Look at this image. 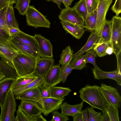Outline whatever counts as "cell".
<instances>
[{
	"instance_id": "1",
	"label": "cell",
	"mask_w": 121,
	"mask_h": 121,
	"mask_svg": "<svg viewBox=\"0 0 121 121\" xmlns=\"http://www.w3.org/2000/svg\"><path fill=\"white\" fill-rule=\"evenodd\" d=\"M79 96L82 101L89 104L91 107L102 111L105 110L107 103L97 85L87 84L79 91Z\"/></svg>"
},
{
	"instance_id": "2",
	"label": "cell",
	"mask_w": 121,
	"mask_h": 121,
	"mask_svg": "<svg viewBox=\"0 0 121 121\" xmlns=\"http://www.w3.org/2000/svg\"><path fill=\"white\" fill-rule=\"evenodd\" d=\"M36 58L20 52L13 61L17 75L20 77L32 74L35 69Z\"/></svg>"
},
{
	"instance_id": "3",
	"label": "cell",
	"mask_w": 121,
	"mask_h": 121,
	"mask_svg": "<svg viewBox=\"0 0 121 121\" xmlns=\"http://www.w3.org/2000/svg\"><path fill=\"white\" fill-rule=\"evenodd\" d=\"M25 15L28 26L36 28L39 27L50 28L51 23L33 5H29Z\"/></svg>"
},
{
	"instance_id": "4",
	"label": "cell",
	"mask_w": 121,
	"mask_h": 121,
	"mask_svg": "<svg viewBox=\"0 0 121 121\" xmlns=\"http://www.w3.org/2000/svg\"><path fill=\"white\" fill-rule=\"evenodd\" d=\"M111 20L112 28L110 44L113 53L116 56L121 52V18L116 15Z\"/></svg>"
},
{
	"instance_id": "5",
	"label": "cell",
	"mask_w": 121,
	"mask_h": 121,
	"mask_svg": "<svg viewBox=\"0 0 121 121\" xmlns=\"http://www.w3.org/2000/svg\"><path fill=\"white\" fill-rule=\"evenodd\" d=\"M14 96L10 89L1 108L0 121H15L14 114L17 104Z\"/></svg>"
},
{
	"instance_id": "6",
	"label": "cell",
	"mask_w": 121,
	"mask_h": 121,
	"mask_svg": "<svg viewBox=\"0 0 121 121\" xmlns=\"http://www.w3.org/2000/svg\"><path fill=\"white\" fill-rule=\"evenodd\" d=\"M99 90L107 103H109L120 108L121 97L117 89L102 83L99 86Z\"/></svg>"
},
{
	"instance_id": "7",
	"label": "cell",
	"mask_w": 121,
	"mask_h": 121,
	"mask_svg": "<svg viewBox=\"0 0 121 121\" xmlns=\"http://www.w3.org/2000/svg\"><path fill=\"white\" fill-rule=\"evenodd\" d=\"M97 7L96 26L94 32L100 35L101 31L106 20V17L109 7L112 2V0H99Z\"/></svg>"
},
{
	"instance_id": "8",
	"label": "cell",
	"mask_w": 121,
	"mask_h": 121,
	"mask_svg": "<svg viewBox=\"0 0 121 121\" xmlns=\"http://www.w3.org/2000/svg\"><path fill=\"white\" fill-rule=\"evenodd\" d=\"M58 17L61 21L67 22L84 28V22L73 7L69 6L62 9Z\"/></svg>"
},
{
	"instance_id": "9",
	"label": "cell",
	"mask_w": 121,
	"mask_h": 121,
	"mask_svg": "<svg viewBox=\"0 0 121 121\" xmlns=\"http://www.w3.org/2000/svg\"><path fill=\"white\" fill-rule=\"evenodd\" d=\"M64 99V98L58 99L51 97H42L37 102L42 110V113L46 116L52 112L59 109Z\"/></svg>"
},
{
	"instance_id": "10",
	"label": "cell",
	"mask_w": 121,
	"mask_h": 121,
	"mask_svg": "<svg viewBox=\"0 0 121 121\" xmlns=\"http://www.w3.org/2000/svg\"><path fill=\"white\" fill-rule=\"evenodd\" d=\"M60 64L53 65L43 78V84L48 88L55 86L61 82Z\"/></svg>"
},
{
	"instance_id": "11",
	"label": "cell",
	"mask_w": 121,
	"mask_h": 121,
	"mask_svg": "<svg viewBox=\"0 0 121 121\" xmlns=\"http://www.w3.org/2000/svg\"><path fill=\"white\" fill-rule=\"evenodd\" d=\"M54 63L53 58L40 57L36 58L35 66L33 73L37 77L43 78L54 65Z\"/></svg>"
},
{
	"instance_id": "12",
	"label": "cell",
	"mask_w": 121,
	"mask_h": 121,
	"mask_svg": "<svg viewBox=\"0 0 121 121\" xmlns=\"http://www.w3.org/2000/svg\"><path fill=\"white\" fill-rule=\"evenodd\" d=\"M34 36L37 42L41 57L53 58L52 46L49 40L39 34H35Z\"/></svg>"
},
{
	"instance_id": "13",
	"label": "cell",
	"mask_w": 121,
	"mask_h": 121,
	"mask_svg": "<svg viewBox=\"0 0 121 121\" xmlns=\"http://www.w3.org/2000/svg\"><path fill=\"white\" fill-rule=\"evenodd\" d=\"M7 6L0 9V45L10 44L11 38L9 29L6 18V12Z\"/></svg>"
},
{
	"instance_id": "14",
	"label": "cell",
	"mask_w": 121,
	"mask_h": 121,
	"mask_svg": "<svg viewBox=\"0 0 121 121\" xmlns=\"http://www.w3.org/2000/svg\"><path fill=\"white\" fill-rule=\"evenodd\" d=\"M28 116L32 117L42 113V110L37 102L22 100L18 106Z\"/></svg>"
},
{
	"instance_id": "15",
	"label": "cell",
	"mask_w": 121,
	"mask_h": 121,
	"mask_svg": "<svg viewBox=\"0 0 121 121\" xmlns=\"http://www.w3.org/2000/svg\"><path fill=\"white\" fill-rule=\"evenodd\" d=\"M92 69L95 79H111L116 81L118 85L121 86V74H119L116 70L111 72H106L102 70L99 68H94Z\"/></svg>"
},
{
	"instance_id": "16",
	"label": "cell",
	"mask_w": 121,
	"mask_h": 121,
	"mask_svg": "<svg viewBox=\"0 0 121 121\" xmlns=\"http://www.w3.org/2000/svg\"><path fill=\"white\" fill-rule=\"evenodd\" d=\"M12 37L17 41L29 46L39 55L38 44L34 36L27 34L21 31L17 35Z\"/></svg>"
},
{
	"instance_id": "17",
	"label": "cell",
	"mask_w": 121,
	"mask_h": 121,
	"mask_svg": "<svg viewBox=\"0 0 121 121\" xmlns=\"http://www.w3.org/2000/svg\"><path fill=\"white\" fill-rule=\"evenodd\" d=\"M16 99L28 100L38 102L42 97L38 86L26 91L15 96Z\"/></svg>"
},
{
	"instance_id": "18",
	"label": "cell",
	"mask_w": 121,
	"mask_h": 121,
	"mask_svg": "<svg viewBox=\"0 0 121 121\" xmlns=\"http://www.w3.org/2000/svg\"><path fill=\"white\" fill-rule=\"evenodd\" d=\"M16 78L6 77L0 81V106L1 108Z\"/></svg>"
},
{
	"instance_id": "19",
	"label": "cell",
	"mask_w": 121,
	"mask_h": 121,
	"mask_svg": "<svg viewBox=\"0 0 121 121\" xmlns=\"http://www.w3.org/2000/svg\"><path fill=\"white\" fill-rule=\"evenodd\" d=\"M60 22L66 32L77 39H80L85 32L84 28L82 26L61 21Z\"/></svg>"
},
{
	"instance_id": "20",
	"label": "cell",
	"mask_w": 121,
	"mask_h": 121,
	"mask_svg": "<svg viewBox=\"0 0 121 121\" xmlns=\"http://www.w3.org/2000/svg\"><path fill=\"white\" fill-rule=\"evenodd\" d=\"M10 43L21 52L36 58L41 57L40 55L27 45L19 42L11 37Z\"/></svg>"
},
{
	"instance_id": "21",
	"label": "cell",
	"mask_w": 121,
	"mask_h": 121,
	"mask_svg": "<svg viewBox=\"0 0 121 121\" xmlns=\"http://www.w3.org/2000/svg\"><path fill=\"white\" fill-rule=\"evenodd\" d=\"M20 52L10 44L6 45H0V52L2 56L12 64L13 60Z\"/></svg>"
},
{
	"instance_id": "22",
	"label": "cell",
	"mask_w": 121,
	"mask_h": 121,
	"mask_svg": "<svg viewBox=\"0 0 121 121\" xmlns=\"http://www.w3.org/2000/svg\"><path fill=\"white\" fill-rule=\"evenodd\" d=\"M100 36L94 32H91L85 45L78 52L73 54V58L84 54L88 50L93 49L97 43Z\"/></svg>"
},
{
	"instance_id": "23",
	"label": "cell",
	"mask_w": 121,
	"mask_h": 121,
	"mask_svg": "<svg viewBox=\"0 0 121 121\" xmlns=\"http://www.w3.org/2000/svg\"><path fill=\"white\" fill-rule=\"evenodd\" d=\"M84 102L82 101L78 104L71 105L66 102L62 103L60 108L61 113L67 116H73L75 114L80 113L83 107Z\"/></svg>"
},
{
	"instance_id": "24",
	"label": "cell",
	"mask_w": 121,
	"mask_h": 121,
	"mask_svg": "<svg viewBox=\"0 0 121 121\" xmlns=\"http://www.w3.org/2000/svg\"><path fill=\"white\" fill-rule=\"evenodd\" d=\"M111 20H106L102 29L100 37L96 44L103 43L110 44L112 33Z\"/></svg>"
},
{
	"instance_id": "25",
	"label": "cell",
	"mask_w": 121,
	"mask_h": 121,
	"mask_svg": "<svg viewBox=\"0 0 121 121\" xmlns=\"http://www.w3.org/2000/svg\"><path fill=\"white\" fill-rule=\"evenodd\" d=\"M51 97L58 99H62L68 95L72 91L68 87L54 86L49 88Z\"/></svg>"
},
{
	"instance_id": "26",
	"label": "cell",
	"mask_w": 121,
	"mask_h": 121,
	"mask_svg": "<svg viewBox=\"0 0 121 121\" xmlns=\"http://www.w3.org/2000/svg\"><path fill=\"white\" fill-rule=\"evenodd\" d=\"M33 73L16 78L11 87L12 89L21 87L32 82L37 78Z\"/></svg>"
},
{
	"instance_id": "27",
	"label": "cell",
	"mask_w": 121,
	"mask_h": 121,
	"mask_svg": "<svg viewBox=\"0 0 121 121\" xmlns=\"http://www.w3.org/2000/svg\"><path fill=\"white\" fill-rule=\"evenodd\" d=\"M97 8L95 10L88 13L84 21V28L91 32H94L96 26Z\"/></svg>"
},
{
	"instance_id": "28",
	"label": "cell",
	"mask_w": 121,
	"mask_h": 121,
	"mask_svg": "<svg viewBox=\"0 0 121 121\" xmlns=\"http://www.w3.org/2000/svg\"><path fill=\"white\" fill-rule=\"evenodd\" d=\"M13 5L7 6L6 12V20L9 29L11 27L19 28L18 23L14 15Z\"/></svg>"
},
{
	"instance_id": "29",
	"label": "cell",
	"mask_w": 121,
	"mask_h": 121,
	"mask_svg": "<svg viewBox=\"0 0 121 121\" xmlns=\"http://www.w3.org/2000/svg\"><path fill=\"white\" fill-rule=\"evenodd\" d=\"M43 78L37 77L32 82L22 87L12 89V91L14 95L15 96L26 91L38 87L43 84Z\"/></svg>"
},
{
	"instance_id": "30",
	"label": "cell",
	"mask_w": 121,
	"mask_h": 121,
	"mask_svg": "<svg viewBox=\"0 0 121 121\" xmlns=\"http://www.w3.org/2000/svg\"><path fill=\"white\" fill-rule=\"evenodd\" d=\"M0 57V68L6 77L15 78H17L18 77L15 70L8 65L2 56Z\"/></svg>"
},
{
	"instance_id": "31",
	"label": "cell",
	"mask_w": 121,
	"mask_h": 121,
	"mask_svg": "<svg viewBox=\"0 0 121 121\" xmlns=\"http://www.w3.org/2000/svg\"><path fill=\"white\" fill-rule=\"evenodd\" d=\"M73 52L70 47L68 46L63 50L60 55L59 62L62 65H65L69 64L73 58Z\"/></svg>"
},
{
	"instance_id": "32",
	"label": "cell",
	"mask_w": 121,
	"mask_h": 121,
	"mask_svg": "<svg viewBox=\"0 0 121 121\" xmlns=\"http://www.w3.org/2000/svg\"><path fill=\"white\" fill-rule=\"evenodd\" d=\"M86 63L85 54H83L73 57L69 64L73 69L81 70L85 67Z\"/></svg>"
},
{
	"instance_id": "33",
	"label": "cell",
	"mask_w": 121,
	"mask_h": 121,
	"mask_svg": "<svg viewBox=\"0 0 121 121\" xmlns=\"http://www.w3.org/2000/svg\"><path fill=\"white\" fill-rule=\"evenodd\" d=\"M73 7L84 21L88 13L86 6L83 0H79Z\"/></svg>"
},
{
	"instance_id": "34",
	"label": "cell",
	"mask_w": 121,
	"mask_h": 121,
	"mask_svg": "<svg viewBox=\"0 0 121 121\" xmlns=\"http://www.w3.org/2000/svg\"><path fill=\"white\" fill-rule=\"evenodd\" d=\"M105 111L108 114L110 121H119L118 107L109 103H107Z\"/></svg>"
},
{
	"instance_id": "35",
	"label": "cell",
	"mask_w": 121,
	"mask_h": 121,
	"mask_svg": "<svg viewBox=\"0 0 121 121\" xmlns=\"http://www.w3.org/2000/svg\"><path fill=\"white\" fill-rule=\"evenodd\" d=\"M31 0H16L14 7L18 10L21 15H25L30 3Z\"/></svg>"
},
{
	"instance_id": "36",
	"label": "cell",
	"mask_w": 121,
	"mask_h": 121,
	"mask_svg": "<svg viewBox=\"0 0 121 121\" xmlns=\"http://www.w3.org/2000/svg\"><path fill=\"white\" fill-rule=\"evenodd\" d=\"M110 46L109 43H103L99 44H96L93 49L97 55L99 57H102L108 54L107 50Z\"/></svg>"
},
{
	"instance_id": "37",
	"label": "cell",
	"mask_w": 121,
	"mask_h": 121,
	"mask_svg": "<svg viewBox=\"0 0 121 121\" xmlns=\"http://www.w3.org/2000/svg\"><path fill=\"white\" fill-rule=\"evenodd\" d=\"M86 53L85 56L86 63H89L92 64L95 68H99L97 66L95 61L97 55L93 49L88 50Z\"/></svg>"
},
{
	"instance_id": "38",
	"label": "cell",
	"mask_w": 121,
	"mask_h": 121,
	"mask_svg": "<svg viewBox=\"0 0 121 121\" xmlns=\"http://www.w3.org/2000/svg\"><path fill=\"white\" fill-rule=\"evenodd\" d=\"M73 69L69 64L60 67L61 80L63 83L66 82L67 76Z\"/></svg>"
},
{
	"instance_id": "39",
	"label": "cell",
	"mask_w": 121,
	"mask_h": 121,
	"mask_svg": "<svg viewBox=\"0 0 121 121\" xmlns=\"http://www.w3.org/2000/svg\"><path fill=\"white\" fill-rule=\"evenodd\" d=\"M87 109L90 121H100L101 112H96L94 108L91 107H88Z\"/></svg>"
},
{
	"instance_id": "40",
	"label": "cell",
	"mask_w": 121,
	"mask_h": 121,
	"mask_svg": "<svg viewBox=\"0 0 121 121\" xmlns=\"http://www.w3.org/2000/svg\"><path fill=\"white\" fill-rule=\"evenodd\" d=\"M15 121H33L32 117L28 116L19 108L17 112V115L15 117Z\"/></svg>"
},
{
	"instance_id": "41",
	"label": "cell",
	"mask_w": 121,
	"mask_h": 121,
	"mask_svg": "<svg viewBox=\"0 0 121 121\" xmlns=\"http://www.w3.org/2000/svg\"><path fill=\"white\" fill-rule=\"evenodd\" d=\"M51 113L52 117L51 121H67L69 120L68 116L60 113L57 110Z\"/></svg>"
},
{
	"instance_id": "42",
	"label": "cell",
	"mask_w": 121,
	"mask_h": 121,
	"mask_svg": "<svg viewBox=\"0 0 121 121\" xmlns=\"http://www.w3.org/2000/svg\"><path fill=\"white\" fill-rule=\"evenodd\" d=\"M83 0L86 6L88 13L93 11L97 9L99 3V0Z\"/></svg>"
},
{
	"instance_id": "43",
	"label": "cell",
	"mask_w": 121,
	"mask_h": 121,
	"mask_svg": "<svg viewBox=\"0 0 121 121\" xmlns=\"http://www.w3.org/2000/svg\"><path fill=\"white\" fill-rule=\"evenodd\" d=\"M111 10L115 13L116 15L118 16L121 12V0H116Z\"/></svg>"
},
{
	"instance_id": "44",
	"label": "cell",
	"mask_w": 121,
	"mask_h": 121,
	"mask_svg": "<svg viewBox=\"0 0 121 121\" xmlns=\"http://www.w3.org/2000/svg\"><path fill=\"white\" fill-rule=\"evenodd\" d=\"M40 92L42 97H51L49 88L42 84L38 86Z\"/></svg>"
},
{
	"instance_id": "45",
	"label": "cell",
	"mask_w": 121,
	"mask_h": 121,
	"mask_svg": "<svg viewBox=\"0 0 121 121\" xmlns=\"http://www.w3.org/2000/svg\"><path fill=\"white\" fill-rule=\"evenodd\" d=\"M16 0H0V9L15 3Z\"/></svg>"
},
{
	"instance_id": "46",
	"label": "cell",
	"mask_w": 121,
	"mask_h": 121,
	"mask_svg": "<svg viewBox=\"0 0 121 121\" xmlns=\"http://www.w3.org/2000/svg\"><path fill=\"white\" fill-rule=\"evenodd\" d=\"M117 62V66L116 71L118 73L121 74V52L116 56Z\"/></svg>"
},
{
	"instance_id": "47",
	"label": "cell",
	"mask_w": 121,
	"mask_h": 121,
	"mask_svg": "<svg viewBox=\"0 0 121 121\" xmlns=\"http://www.w3.org/2000/svg\"><path fill=\"white\" fill-rule=\"evenodd\" d=\"M80 113L82 115L83 121H90L88 116V111L87 108L83 110H81Z\"/></svg>"
},
{
	"instance_id": "48",
	"label": "cell",
	"mask_w": 121,
	"mask_h": 121,
	"mask_svg": "<svg viewBox=\"0 0 121 121\" xmlns=\"http://www.w3.org/2000/svg\"><path fill=\"white\" fill-rule=\"evenodd\" d=\"M9 31L11 37H13L18 34L21 30L19 28L11 27L9 29Z\"/></svg>"
},
{
	"instance_id": "49",
	"label": "cell",
	"mask_w": 121,
	"mask_h": 121,
	"mask_svg": "<svg viewBox=\"0 0 121 121\" xmlns=\"http://www.w3.org/2000/svg\"><path fill=\"white\" fill-rule=\"evenodd\" d=\"M102 114H101L100 121H110L108 115L105 110L102 111Z\"/></svg>"
},
{
	"instance_id": "50",
	"label": "cell",
	"mask_w": 121,
	"mask_h": 121,
	"mask_svg": "<svg viewBox=\"0 0 121 121\" xmlns=\"http://www.w3.org/2000/svg\"><path fill=\"white\" fill-rule=\"evenodd\" d=\"M33 121H47L46 119L44 118L41 114V113L39 115L32 117Z\"/></svg>"
},
{
	"instance_id": "51",
	"label": "cell",
	"mask_w": 121,
	"mask_h": 121,
	"mask_svg": "<svg viewBox=\"0 0 121 121\" xmlns=\"http://www.w3.org/2000/svg\"><path fill=\"white\" fill-rule=\"evenodd\" d=\"M72 117L73 121H83L82 115L80 113L76 114Z\"/></svg>"
},
{
	"instance_id": "52",
	"label": "cell",
	"mask_w": 121,
	"mask_h": 121,
	"mask_svg": "<svg viewBox=\"0 0 121 121\" xmlns=\"http://www.w3.org/2000/svg\"><path fill=\"white\" fill-rule=\"evenodd\" d=\"M63 3L65 7L70 6L73 0H63Z\"/></svg>"
},
{
	"instance_id": "53",
	"label": "cell",
	"mask_w": 121,
	"mask_h": 121,
	"mask_svg": "<svg viewBox=\"0 0 121 121\" xmlns=\"http://www.w3.org/2000/svg\"><path fill=\"white\" fill-rule=\"evenodd\" d=\"M50 1L56 4L59 9H61V3H63V0H50Z\"/></svg>"
},
{
	"instance_id": "54",
	"label": "cell",
	"mask_w": 121,
	"mask_h": 121,
	"mask_svg": "<svg viewBox=\"0 0 121 121\" xmlns=\"http://www.w3.org/2000/svg\"><path fill=\"white\" fill-rule=\"evenodd\" d=\"M46 0L48 2H50V0Z\"/></svg>"
},
{
	"instance_id": "55",
	"label": "cell",
	"mask_w": 121,
	"mask_h": 121,
	"mask_svg": "<svg viewBox=\"0 0 121 121\" xmlns=\"http://www.w3.org/2000/svg\"><path fill=\"white\" fill-rule=\"evenodd\" d=\"M1 56H2V55H1V53L0 52V57Z\"/></svg>"
},
{
	"instance_id": "56",
	"label": "cell",
	"mask_w": 121,
	"mask_h": 121,
	"mask_svg": "<svg viewBox=\"0 0 121 121\" xmlns=\"http://www.w3.org/2000/svg\"></svg>"
}]
</instances>
